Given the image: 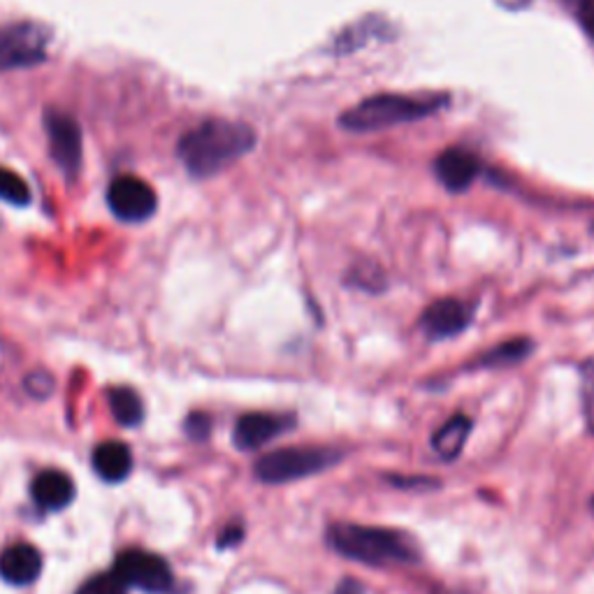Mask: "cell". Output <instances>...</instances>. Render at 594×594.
Returning a JSON list of instances; mask_svg holds the SVG:
<instances>
[{
    "mask_svg": "<svg viewBox=\"0 0 594 594\" xmlns=\"http://www.w3.org/2000/svg\"><path fill=\"white\" fill-rule=\"evenodd\" d=\"M255 144V133L246 123L212 119L195 125L179 140V159L184 168L198 177L207 179L223 172Z\"/></svg>",
    "mask_w": 594,
    "mask_h": 594,
    "instance_id": "1",
    "label": "cell"
},
{
    "mask_svg": "<svg viewBox=\"0 0 594 594\" xmlns=\"http://www.w3.org/2000/svg\"><path fill=\"white\" fill-rule=\"evenodd\" d=\"M332 548L349 560L381 566V564H409L419 562V548L413 541L395 530L368 527L353 523H338L328 530Z\"/></svg>",
    "mask_w": 594,
    "mask_h": 594,
    "instance_id": "2",
    "label": "cell"
},
{
    "mask_svg": "<svg viewBox=\"0 0 594 594\" xmlns=\"http://www.w3.org/2000/svg\"><path fill=\"white\" fill-rule=\"evenodd\" d=\"M444 105L442 98H419V95H400V93H381L372 95L363 102H358L355 108L346 110L340 117V125L353 133H372V131H385L400 123L419 121L430 114H434Z\"/></svg>",
    "mask_w": 594,
    "mask_h": 594,
    "instance_id": "3",
    "label": "cell"
},
{
    "mask_svg": "<svg viewBox=\"0 0 594 594\" xmlns=\"http://www.w3.org/2000/svg\"><path fill=\"white\" fill-rule=\"evenodd\" d=\"M340 460L338 451L319 446H295L279 449L255 462V476L263 483H291L304 476H314Z\"/></svg>",
    "mask_w": 594,
    "mask_h": 594,
    "instance_id": "4",
    "label": "cell"
},
{
    "mask_svg": "<svg viewBox=\"0 0 594 594\" xmlns=\"http://www.w3.org/2000/svg\"><path fill=\"white\" fill-rule=\"evenodd\" d=\"M49 33L38 23H10L0 29V70L33 68L47 57Z\"/></svg>",
    "mask_w": 594,
    "mask_h": 594,
    "instance_id": "5",
    "label": "cell"
},
{
    "mask_svg": "<svg viewBox=\"0 0 594 594\" xmlns=\"http://www.w3.org/2000/svg\"><path fill=\"white\" fill-rule=\"evenodd\" d=\"M114 574L125 587H138L149 594H165L172 587L170 564L147 551H123L114 562Z\"/></svg>",
    "mask_w": 594,
    "mask_h": 594,
    "instance_id": "6",
    "label": "cell"
},
{
    "mask_svg": "<svg viewBox=\"0 0 594 594\" xmlns=\"http://www.w3.org/2000/svg\"><path fill=\"white\" fill-rule=\"evenodd\" d=\"M108 204L117 219L128 223H140L157 212L159 200L153 189L147 182H142V179L121 174L108 189Z\"/></svg>",
    "mask_w": 594,
    "mask_h": 594,
    "instance_id": "7",
    "label": "cell"
},
{
    "mask_svg": "<svg viewBox=\"0 0 594 594\" xmlns=\"http://www.w3.org/2000/svg\"><path fill=\"white\" fill-rule=\"evenodd\" d=\"M47 135L51 159L70 179L80 172L82 165V128L66 112H47Z\"/></svg>",
    "mask_w": 594,
    "mask_h": 594,
    "instance_id": "8",
    "label": "cell"
},
{
    "mask_svg": "<svg viewBox=\"0 0 594 594\" xmlns=\"http://www.w3.org/2000/svg\"><path fill=\"white\" fill-rule=\"evenodd\" d=\"M472 321V306L460 300L446 298L436 300L427 306V312L421 319V328L430 340H449L460 334Z\"/></svg>",
    "mask_w": 594,
    "mask_h": 594,
    "instance_id": "9",
    "label": "cell"
},
{
    "mask_svg": "<svg viewBox=\"0 0 594 594\" xmlns=\"http://www.w3.org/2000/svg\"><path fill=\"white\" fill-rule=\"evenodd\" d=\"M434 170H436L439 182H442L449 191L460 193V191H467L474 184L481 163L472 151L453 147V149H446L442 157L436 159Z\"/></svg>",
    "mask_w": 594,
    "mask_h": 594,
    "instance_id": "10",
    "label": "cell"
},
{
    "mask_svg": "<svg viewBox=\"0 0 594 594\" xmlns=\"http://www.w3.org/2000/svg\"><path fill=\"white\" fill-rule=\"evenodd\" d=\"M291 419L272 416V413H246L235 425V446L242 451L261 449L281 432H286Z\"/></svg>",
    "mask_w": 594,
    "mask_h": 594,
    "instance_id": "11",
    "label": "cell"
},
{
    "mask_svg": "<svg viewBox=\"0 0 594 594\" xmlns=\"http://www.w3.org/2000/svg\"><path fill=\"white\" fill-rule=\"evenodd\" d=\"M42 557L31 544H17L0 555V576L12 585H29L40 576Z\"/></svg>",
    "mask_w": 594,
    "mask_h": 594,
    "instance_id": "12",
    "label": "cell"
},
{
    "mask_svg": "<svg viewBox=\"0 0 594 594\" xmlns=\"http://www.w3.org/2000/svg\"><path fill=\"white\" fill-rule=\"evenodd\" d=\"M31 495H33L38 506H42L47 511H59L72 502L74 483L63 472L47 470V472L36 476V481L31 485Z\"/></svg>",
    "mask_w": 594,
    "mask_h": 594,
    "instance_id": "13",
    "label": "cell"
},
{
    "mask_svg": "<svg viewBox=\"0 0 594 594\" xmlns=\"http://www.w3.org/2000/svg\"><path fill=\"white\" fill-rule=\"evenodd\" d=\"M93 467L102 481L121 483L133 470V455L121 442H105L93 453Z\"/></svg>",
    "mask_w": 594,
    "mask_h": 594,
    "instance_id": "14",
    "label": "cell"
},
{
    "mask_svg": "<svg viewBox=\"0 0 594 594\" xmlns=\"http://www.w3.org/2000/svg\"><path fill=\"white\" fill-rule=\"evenodd\" d=\"M470 432H472V421L467 416H453L434 432L432 436L434 453L446 462L460 457L464 444H467L470 439Z\"/></svg>",
    "mask_w": 594,
    "mask_h": 594,
    "instance_id": "15",
    "label": "cell"
},
{
    "mask_svg": "<svg viewBox=\"0 0 594 594\" xmlns=\"http://www.w3.org/2000/svg\"><path fill=\"white\" fill-rule=\"evenodd\" d=\"M110 409L114 413L117 423L125 427H138L144 419V404L133 389H112Z\"/></svg>",
    "mask_w": 594,
    "mask_h": 594,
    "instance_id": "16",
    "label": "cell"
},
{
    "mask_svg": "<svg viewBox=\"0 0 594 594\" xmlns=\"http://www.w3.org/2000/svg\"><path fill=\"white\" fill-rule=\"evenodd\" d=\"M532 351V342L527 340H513V342H504L502 346L487 351L481 360L479 365L483 368H500V365H513V363H521L523 358H527Z\"/></svg>",
    "mask_w": 594,
    "mask_h": 594,
    "instance_id": "17",
    "label": "cell"
},
{
    "mask_svg": "<svg viewBox=\"0 0 594 594\" xmlns=\"http://www.w3.org/2000/svg\"><path fill=\"white\" fill-rule=\"evenodd\" d=\"M0 200L23 207L31 202V189L26 184V179L17 174L14 170L0 168Z\"/></svg>",
    "mask_w": 594,
    "mask_h": 594,
    "instance_id": "18",
    "label": "cell"
},
{
    "mask_svg": "<svg viewBox=\"0 0 594 594\" xmlns=\"http://www.w3.org/2000/svg\"><path fill=\"white\" fill-rule=\"evenodd\" d=\"M77 594H125V585L112 572V574H100V576L89 578Z\"/></svg>",
    "mask_w": 594,
    "mask_h": 594,
    "instance_id": "19",
    "label": "cell"
},
{
    "mask_svg": "<svg viewBox=\"0 0 594 594\" xmlns=\"http://www.w3.org/2000/svg\"><path fill=\"white\" fill-rule=\"evenodd\" d=\"M583 379V411H585V421L590 432H594V358L587 360L581 370Z\"/></svg>",
    "mask_w": 594,
    "mask_h": 594,
    "instance_id": "20",
    "label": "cell"
},
{
    "mask_svg": "<svg viewBox=\"0 0 594 594\" xmlns=\"http://www.w3.org/2000/svg\"><path fill=\"white\" fill-rule=\"evenodd\" d=\"M184 430L193 439V442H204V439L210 436V432H212V421H210V416H204V413H191V416L187 419Z\"/></svg>",
    "mask_w": 594,
    "mask_h": 594,
    "instance_id": "21",
    "label": "cell"
},
{
    "mask_svg": "<svg viewBox=\"0 0 594 594\" xmlns=\"http://www.w3.org/2000/svg\"><path fill=\"white\" fill-rule=\"evenodd\" d=\"M574 8H576V19L581 21L583 31L594 42V0H576Z\"/></svg>",
    "mask_w": 594,
    "mask_h": 594,
    "instance_id": "22",
    "label": "cell"
},
{
    "mask_svg": "<svg viewBox=\"0 0 594 594\" xmlns=\"http://www.w3.org/2000/svg\"><path fill=\"white\" fill-rule=\"evenodd\" d=\"M51 385H54V383H51V379L47 374H42V372L29 376V381H26V389H29V393L31 395H40V397L49 395Z\"/></svg>",
    "mask_w": 594,
    "mask_h": 594,
    "instance_id": "23",
    "label": "cell"
},
{
    "mask_svg": "<svg viewBox=\"0 0 594 594\" xmlns=\"http://www.w3.org/2000/svg\"><path fill=\"white\" fill-rule=\"evenodd\" d=\"M242 536H244L242 525H230V527H225V530L221 532V536H219V548H232V546H238L240 541H242Z\"/></svg>",
    "mask_w": 594,
    "mask_h": 594,
    "instance_id": "24",
    "label": "cell"
},
{
    "mask_svg": "<svg viewBox=\"0 0 594 594\" xmlns=\"http://www.w3.org/2000/svg\"><path fill=\"white\" fill-rule=\"evenodd\" d=\"M334 594H365V590H363V585H360L358 581H353V578H344V581L338 585V590H334Z\"/></svg>",
    "mask_w": 594,
    "mask_h": 594,
    "instance_id": "25",
    "label": "cell"
},
{
    "mask_svg": "<svg viewBox=\"0 0 594 594\" xmlns=\"http://www.w3.org/2000/svg\"><path fill=\"white\" fill-rule=\"evenodd\" d=\"M592 511H594V497H592Z\"/></svg>",
    "mask_w": 594,
    "mask_h": 594,
    "instance_id": "26",
    "label": "cell"
}]
</instances>
